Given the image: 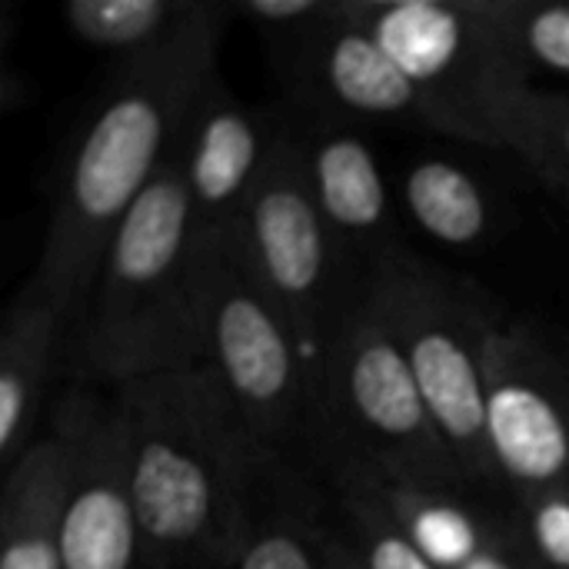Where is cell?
<instances>
[{
	"label": "cell",
	"mask_w": 569,
	"mask_h": 569,
	"mask_svg": "<svg viewBox=\"0 0 569 569\" xmlns=\"http://www.w3.org/2000/svg\"><path fill=\"white\" fill-rule=\"evenodd\" d=\"M507 150L569 207V90L533 87L513 113Z\"/></svg>",
	"instance_id": "21"
},
{
	"label": "cell",
	"mask_w": 569,
	"mask_h": 569,
	"mask_svg": "<svg viewBox=\"0 0 569 569\" xmlns=\"http://www.w3.org/2000/svg\"><path fill=\"white\" fill-rule=\"evenodd\" d=\"M200 367L273 457L320 470L327 430L317 370L283 310L250 273L233 233L213 250Z\"/></svg>",
	"instance_id": "5"
},
{
	"label": "cell",
	"mask_w": 569,
	"mask_h": 569,
	"mask_svg": "<svg viewBox=\"0 0 569 569\" xmlns=\"http://www.w3.org/2000/svg\"><path fill=\"white\" fill-rule=\"evenodd\" d=\"M230 20V7L217 3L177 43L140 60L110 63L90 100L30 270L73 317V327L117 227L163 170L193 103L220 73V40Z\"/></svg>",
	"instance_id": "1"
},
{
	"label": "cell",
	"mask_w": 569,
	"mask_h": 569,
	"mask_svg": "<svg viewBox=\"0 0 569 569\" xmlns=\"http://www.w3.org/2000/svg\"><path fill=\"white\" fill-rule=\"evenodd\" d=\"M513 503V527L537 569H569V473Z\"/></svg>",
	"instance_id": "23"
},
{
	"label": "cell",
	"mask_w": 569,
	"mask_h": 569,
	"mask_svg": "<svg viewBox=\"0 0 569 569\" xmlns=\"http://www.w3.org/2000/svg\"><path fill=\"white\" fill-rule=\"evenodd\" d=\"M143 569H230L277 463L217 380L180 367L113 390Z\"/></svg>",
	"instance_id": "2"
},
{
	"label": "cell",
	"mask_w": 569,
	"mask_h": 569,
	"mask_svg": "<svg viewBox=\"0 0 569 569\" xmlns=\"http://www.w3.org/2000/svg\"><path fill=\"white\" fill-rule=\"evenodd\" d=\"M73 317L30 273L0 323V463L10 470L40 437L50 380L67 373Z\"/></svg>",
	"instance_id": "14"
},
{
	"label": "cell",
	"mask_w": 569,
	"mask_h": 569,
	"mask_svg": "<svg viewBox=\"0 0 569 569\" xmlns=\"http://www.w3.org/2000/svg\"><path fill=\"white\" fill-rule=\"evenodd\" d=\"M63 407L77 427V467L60 523V569H143L117 397L73 387Z\"/></svg>",
	"instance_id": "11"
},
{
	"label": "cell",
	"mask_w": 569,
	"mask_h": 569,
	"mask_svg": "<svg viewBox=\"0 0 569 569\" xmlns=\"http://www.w3.org/2000/svg\"><path fill=\"white\" fill-rule=\"evenodd\" d=\"M283 107V103H280ZM233 240L257 283L283 310L317 370L333 330L360 297V277L323 223L283 110V137L257 183Z\"/></svg>",
	"instance_id": "8"
},
{
	"label": "cell",
	"mask_w": 569,
	"mask_h": 569,
	"mask_svg": "<svg viewBox=\"0 0 569 569\" xmlns=\"http://www.w3.org/2000/svg\"><path fill=\"white\" fill-rule=\"evenodd\" d=\"M230 569H330V503L313 470H270Z\"/></svg>",
	"instance_id": "17"
},
{
	"label": "cell",
	"mask_w": 569,
	"mask_h": 569,
	"mask_svg": "<svg viewBox=\"0 0 569 569\" xmlns=\"http://www.w3.org/2000/svg\"><path fill=\"white\" fill-rule=\"evenodd\" d=\"M270 63L290 107L347 123H403L437 133V120L413 80L357 20L353 0L300 30L267 37Z\"/></svg>",
	"instance_id": "10"
},
{
	"label": "cell",
	"mask_w": 569,
	"mask_h": 569,
	"mask_svg": "<svg viewBox=\"0 0 569 569\" xmlns=\"http://www.w3.org/2000/svg\"><path fill=\"white\" fill-rule=\"evenodd\" d=\"M460 569H537V563L523 550V543L517 537V527H513L507 537H500L493 547H487L477 560H470L467 567Z\"/></svg>",
	"instance_id": "25"
},
{
	"label": "cell",
	"mask_w": 569,
	"mask_h": 569,
	"mask_svg": "<svg viewBox=\"0 0 569 569\" xmlns=\"http://www.w3.org/2000/svg\"><path fill=\"white\" fill-rule=\"evenodd\" d=\"M77 467V427L60 403L53 430L3 477L0 569H60V523Z\"/></svg>",
	"instance_id": "15"
},
{
	"label": "cell",
	"mask_w": 569,
	"mask_h": 569,
	"mask_svg": "<svg viewBox=\"0 0 569 569\" xmlns=\"http://www.w3.org/2000/svg\"><path fill=\"white\" fill-rule=\"evenodd\" d=\"M280 137L283 107L243 103L220 73L207 83L170 150L203 237L220 240L237 230Z\"/></svg>",
	"instance_id": "12"
},
{
	"label": "cell",
	"mask_w": 569,
	"mask_h": 569,
	"mask_svg": "<svg viewBox=\"0 0 569 569\" xmlns=\"http://www.w3.org/2000/svg\"><path fill=\"white\" fill-rule=\"evenodd\" d=\"M330 503V500H327ZM330 569H360L353 563V557L347 553V547H343V540L337 537V530H333V520H330Z\"/></svg>",
	"instance_id": "26"
},
{
	"label": "cell",
	"mask_w": 569,
	"mask_h": 569,
	"mask_svg": "<svg viewBox=\"0 0 569 569\" xmlns=\"http://www.w3.org/2000/svg\"><path fill=\"white\" fill-rule=\"evenodd\" d=\"M220 240L200 233L173 160L117 227L70 333L73 387L120 390L200 363L203 303Z\"/></svg>",
	"instance_id": "3"
},
{
	"label": "cell",
	"mask_w": 569,
	"mask_h": 569,
	"mask_svg": "<svg viewBox=\"0 0 569 569\" xmlns=\"http://www.w3.org/2000/svg\"><path fill=\"white\" fill-rule=\"evenodd\" d=\"M337 0H227L230 17L253 27L263 40L300 30L333 10Z\"/></svg>",
	"instance_id": "24"
},
{
	"label": "cell",
	"mask_w": 569,
	"mask_h": 569,
	"mask_svg": "<svg viewBox=\"0 0 569 569\" xmlns=\"http://www.w3.org/2000/svg\"><path fill=\"white\" fill-rule=\"evenodd\" d=\"M213 7V0H70L63 23L73 40L123 63L177 43Z\"/></svg>",
	"instance_id": "18"
},
{
	"label": "cell",
	"mask_w": 569,
	"mask_h": 569,
	"mask_svg": "<svg viewBox=\"0 0 569 569\" xmlns=\"http://www.w3.org/2000/svg\"><path fill=\"white\" fill-rule=\"evenodd\" d=\"M330 500V520L360 569H437L383 507L367 470L353 460H333L320 473Z\"/></svg>",
	"instance_id": "19"
},
{
	"label": "cell",
	"mask_w": 569,
	"mask_h": 569,
	"mask_svg": "<svg viewBox=\"0 0 569 569\" xmlns=\"http://www.w3.org/2000/svg\"><path fill=\"white\" fill-rule=\"evenodd\" d=\"M507 0H353L357 20L413 80L437 133L507 150L517 107L537 87L520 60Z\"/></svg>",
	"instance_id": "6"
},
{
	"label": "cell",
	"mask_w": 569,
	"mask_h": 569,
	"mask_svg": "<svg viewBox=\"0 0 569 569\" xmlns=\"http://www.w3.org/2000/svg\"><path fill=\"white\" fill-rule=\"evenodd\" d=\"M360 297L407 357L463 477L500 493L487 453V353L503 310L403 243L363 273Z\"/></svg>",
	"instance_id": "4"
},
{
	"label": "cell",
	"mask_w": 569,
	"mask_h": 569,
	"mask_svg": "<svg viewBox=\"0 0 569 569\" xmlns=\"http://www.w3.org/2000/svg\"><path fill=\"white\" fill-rule=\"evenodd\" d=\"M400 200L407 217L447 247H480L490 237L493 207L487 187L460 163L420 157L403 170Z\"/></svg>",
	"instance_id": "20"
},
{
	"label": "cell",
	"mask_w": 569,
	"mask_h": 569,
	"mask_svg": "<svg viewBox=\"0 0 569 569\" xmlns=\"http://www.w3.org/2000/svg\"><path fill=\"white\" fill-rule=\"evenodd\" d=\"M487 453L507 500L569 473V340L533 317L503 313L490 337Z\"/></svg>",
	"instance_id": "9"
},
{
	"label": "cell",
	"mask_w": 569,
	"mask_h": 569,
	"mask_svg": "<svg viewBox=\"0 0 569 569\" xmlns=\"http://www.w3.org/2000/svg\"><path fill=\"white\" fill-rule=\"evenodd\" d=\"M503 20L533 80L550 77L569 90V0H507Z\"/></svg>",
	"instance_id": "22"
},
{
	"label": "cell",
	"mask_w": 569,
	"mask_h": 569,
	"mask_svg": "<svg viewBox=\"0 0 569 569\" xmlns=\"http://www.w3.org/2000/svg\"><path fill=\"white\" fill-rule=\"evenodd\" d=\"M333 463V460H330ZM363 467V463H360ZM383 507L437 569H460L513 530V503L467 483L387 480L363 467Z\"/></svg>",
	"instance_id": "16"
},
{
	"label": "cell",
	"mask_w": 569,
	"mask_h": 569,
	"mask_svg": "<svg viewBox=\"0 0 569 569\" xmlns=\"http://www.w3.org/2000/svg\"><path fill=\"white\" fill-rule=\"evenodd\" d=\"M320 403L327 430L320 470L330 460H353L387 480L473 487L443 440L407 357L363 297L343 313L327 343Z\"/></svg>",
	"instance_id": "7"
},
{
	"label": "cell",
	"mask_w": 569,
	"mask_h": 569,
	"mask_svg": "<svg viewBox=\"0 0 569 569\" xmlns=\"http://www.w3.org/2000/svg\"><path fill=\"white\" fill-rule=\"evenodd\" d=\"M283 110L310 197L343 257L363 280L383 253L400 247L380 157L357 123L307 113L290 103H283Z\"/></svg>",
	"instance_id": "13"
}]
</instances>
